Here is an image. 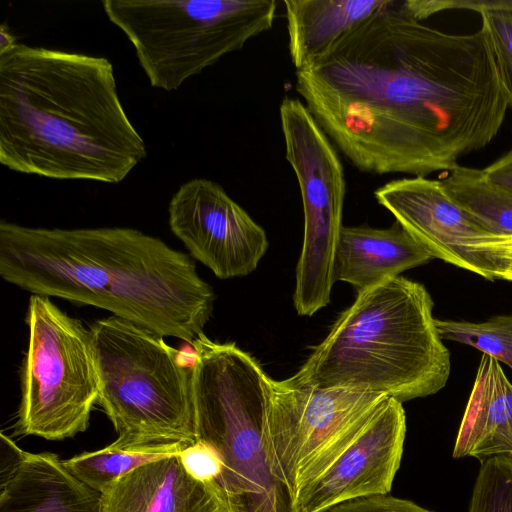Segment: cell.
Wrapping results in <instances>:
<instances>
[{
  "label": "cell",
  "mask_w": 512,
  "mask_h": 512,
  "mask_svg": "<svg viewBox=\"0 0 512 512\" xmlns=\"http://www.w3.org/2000/svg\"><path fill=\"white\" fill-rule=\"evenodd\" d=\"M401 4L296 70L295 88L358 170L449 172L497 136L507 98L482 28L446 33L408 18Z\"/></svg>",
  "instance_id": "1"
},
{
  "label": "cell",
  "mask_w": 512,
  "mask_h": 512,
  "mask_svg": "<svg viewBox=\"0 0 512 512\" xmlns=\"http://www.w3.org/2000/svg\"><path fill=\"white\" fill-rule=\"evenodd\" d=\"M0 276L35 295L91 305L189 344L215 300L189 255L127 227L0 222Z\"/></svg>",
  "instance_id": "2"
},
{
  "label": "cell",
  "mask_w": 512,
  "mask_h": 512,
  "mask_svg": "<svg viewBox=\"0 0 512 512\" xmlns=\"http://www.w3.org/2000/svg\"><path fill=\"white\" fill-rule=\"evenodd\" d=\"M147 156L106 57L18 43L0 54V163L58 180L123 181Z\"/></svg>",
  "instance_id": "3"
},
{
  "label": "cell",
  "mask_w": 512,
  "mask_h": 512,
  "mask_svg": "<svg viewBox=\"0 0 512 512\" xmlns=\"http://www.w3.org/2000/svg\"><path fill=\"white\" fill-rule=\"evenodd\" d=\"M433 306L424 285L401 276L359 291L291 379L384 394L401 403L437 393L451 364Z\"/></svg>",
  "instance_id": "4"
},
{
  "label": "cell",
  "mask_w": 512,
  "mask_h": 512,
  "mask_svg": "<svg viewBox=\"0 0 512 512\" xmlns=\"http://www.w3.org/2000/svg\"><path fill=\"white\" fill-rule=\"evenodd\" d=\"M191 345L196 438L221 460L216 485L228 511L297 512L292 491L271 466L272 379L234 342H215L202 332Z\"/></svg>",
  "instance_id": "5"
},
{
  "label": "cell",
  "mask_w": 512,
  "mask_h": 512,
  "mask_svg": "<svg viewBox=\"0 0 512 512\" xmlns=\"http://www.w3.org/2000/svg\"><path fill=\"white\" fill-rule=\"evenodd\" d=\"M98 400L125 447L197 441L191 369L163 336L117 316L89 328Z\"/></svg>",
  "instance_id": "6"
},
{
  "label": "cell",
  "mask_w": 512,
  "mask_h": 512,
  "mask_svg": "<svg viewBox=\"0 0 512 512\" xmlns=\"http://www.w3.org/2000/svg\"><path fill=\"white\" fill-rule=\"evenodd\" d=\"M109 21L135 50L150 85L177 90L269 30L275 0H103Z\"/></svg>",
  "instance_id": "7"
},
{
  "label": "cell",
  "mask_w": 512,
  "mask_h": 512,
  "mask_svg": "<svg viewBox=\"0 0 512 512\" xmlns=\"http://www.w3.org/2000/svg\"><path fill=\"white\" fill-rule=\"evenodd\" d=\"M26 324L18 431L47 440L84 432L99 393L89 329L49 297L35 294Z\"/></svg>",
  "instance_id": "8"
},
{
  "label": "cell",
  "mask_w": 512,
  "mask_h": 512,
  "mask_svg": "<svg viewBox=\"0 0 512 512\" xmlns=\"http://www.w3.org/2000/svg\"><path fill=\"white\" fill-rule=\"evenodd\" d=\"M279 114L285 156L295 172L304 211L293 302L300 316H312L330 302L336 281L346 182L334 145L306 105L285 97Z\"/></svg>",
  "instance_id": "9"
},
{
  "label": "cell",
  "mask_w": 512,
  "mask_h": 512,
  "mask_svg": "<svg viewBox=\"0 0 512 512\" xmlns=\"http://www.w3.org/2000/svg\"><path fill=\"white\" fill-rule=\"evenodd\" d=\"M386 397L272 379L268 428L274 474L294 495L309 467Z\"/></svg>",
  "instance_id": "10"
},
{
  "label": "cell",
  "mask_w": 512,
  "mask_h": 512,
  "mask_svg": "<svg viewBox=\"0 0 512 512\" xmlns=\"http://www.w3.org/2000/svg\"><path fill=\"white\" fill-rule=\"evenodd\" d=\"M168 222L190 255L220 279L253 272L269 246L264 229L206 178L180 185L168 205Z\"/></svg>",
  "instance_id": "11"
},
{
  "label": "cell",
  "mask_w": 512,
  "mask_h": 512,
  "mask_svg": "<svg viewBox=\"0 0 512 512\" xmlns=\"http://www.w3.org/2000/svg\"><path fill=\"white\" fill-rule=\"evenodd\" d=\"M406 434L402 403L382 400L356 434L294 494L297 512H319L337 503L388 494L400 466Z\"/></svg>",
  "instance_id": "12"
},
{
  "label": "cell",
  "mask_w": 512,
  "mask_h": 512,
  "mask_svg": "<svg viewBox=\"0 0 512 512\" xmlns=\"http://www.w3.org/2000/svg\"><path fill=\"white\" fill-rule=\"evenodd\" d=\"M374 196L433 258L459 268L468 270L461 244L489 235L447 195L440 180L395 179L376 189Z\"/></svg>",
  "instance_id": "13"
},
{
  "label": "cell",
  "mask_w": 512,
  "mask_h": 512,
  "mask_svg": "<svg viewBox=\"0 0 512 512\" xmlns=\"http://www.w3.org/2000/svg\"><path fill=\"white\" fill-rule=\"evenodd\" d=\"M179 455L118 479L101 492V512H229L217 485L190 475Z\"/></svg>",
  "instance_id": "14"
},
{
  "label": "cell",
  "mask_w": 512,
  "mask_h": 512,
  "mask_svg": "<svg viewBox=\"0 0 512 512\" xmlns=\"http://www.w3.org/2000/svg\"><path fill=\"white\" fill-rule=\"evenodd\" d=\"M0 512H101V493L57 455L23 451L2 478Z\"/></svg>",
  "instance_id": "15"
},
{
  "label": "cell",
  "mask_w": 512,
  "mask_h": 512,
  "mask_svg": "<svg viewBox=\"0 0 512 512\" xmlns=\"http://www.w3.org/2000/svg\"><path fill=\"white\" fill-rule=\"evenodd\" d=\"M432 258L398 222L386 229L344 226L336 253L335 280L347 282L359 292Z\"/></svg>",
  "instance_id": "16"
},
{
  "label": "cell",
  "mask_w": 512,
  "mask_h": 512,
  "mask_svg": "<svg viewBox=\"0 0 512 512\" xmlns=\"http://www.w3.org/2000/svg\"><path fill=\"white\" fill-rule=\"evenodd\" d=\"M454 458L512 456V384L483 354L453 448Z\"/></svg>",
  "instance_id": "17"
},
{
  "label": "cell",
  "mask_w": 512,
  "mask_h": 512,
  "mask_svg": "<svg viewBox=\"0 0 512 512\" xmlns=\"http://www.w3.org/2000/svg\"><path fill=\"white\" fill-rule=\"evenodd\" d=\"M393 0H285L288 48L296 70L319 61Z\"/></svg>",
  "instance_id": "18"
},
{
  "label": "cell",
  "mask_w": 512,
  "mask_h": 512,
  "mask_svg": "<svg viewBox=\"0 0 512 512\" xmlns=\"http://www.w3.org/2000/svg\"><path fill=\"white\" fill-rule=\"evenodd\" d=\"M440 182L447 195L489 235H512V192L490 182L482 169L458 165Z\"/></svg>",
  "instance_id": "19"
},
{
  "label": "cell",
  "mask_w": 512,
  "mask_h": 512,
  "mask_svg": "<svg viewBox=\"0 0 512 512\" xmlns=\"http://www.w3.org/2000/svg\"><path fill=\"white\" fill-rule=\"evenodd\" d=\"M188 445L125 447L114 442L93 452H85L64 461L69 470L92 489L103 492L131 471L172 455Z\"/></svg>",
  "instance_id": "20"
},
{
  "label": "cell",
  "mask_w": 512,
  "mask_h": 512,
  "mask_svg": "<svg viewBox=\"0 0 512 512\" xmlns=\"http://www.w3.org/2000/svg\"><path fill=\"white\" fill-rule=\"evenodd\" d=\"M439 10L469 9L478 12L494 54L508 106L512 107V0L438 1Z\"/></svg>",
  "instance_id": "21"
},
{
  "label": "cell",
  "mask_w": 512,
  "mask_h": 512,
  "mask_svg": "<svg viewBox=\"0 0 512 512\" xmlns=\"http://www.w3.org/2000/svg\"><path fill=\"white\" fill-rule=\"evenodd\" d=\"M435 326L442 340L469 345L512 369V315L483 322L435 319Z\"/></svg>",
  "instance_id": "22"
},
{
  "label": "cell",
  "mask_w": 512,
  "mask_h": 512,
  "mask_svg": "<svg viewBox=\"0 0 512 512\" xmlns=\"http://www.w3.org/2000/svg\"><path fill=\"white\" fill-rule=\"evenodd\" d=\"M468 512H512V456L481 461Z\"/></svg>",
  "instance_id": "23"
},
{
  "label": "cell",
  "mask_w": 512,
  "mask_h": 512,
  "mask_svg": "<svg viewBox=\"0 0 512 512\" xmlns=\"http://www.w3.org/2000/svg\"><path fill=\"white\" fill-rule=\"evenodd\" d=\"M179 456L190 475L198 480L216 484L221 474L222 463L211 446L197 440L186 446Z\"/></svg>",
  "instance_id": "24"
},
{
  "label": "cell",
  "mask_w": 512,
  "mask_h": 512,
  "mask_svg": "<svg viewBox=\"0 0 512 512\" xmlns=\"http://www.w3.org/2000/svg\"><path fill=\"white\" fill-rule=\"evenodd\" d=\"M319 512H432L412 501L387 494L370 495L346 500Z\"/></svg>",
  "instance_id": "25"
},
{
  "label": "cell",
  "mask_w": 512,
  "mask_h": 512,
  "mask_svg": "<svg viewBox=\"0 0 512 512\" xmlns=\"http://www.w3.org/2000/svg\"><path fill=\"white\" fill-rule=\"evenodd\" d=\"M468 271L488 280L512 281V251L463 248Z\"/></svg>",
  "instance_id": "26"
},
{
  "label": "cell",
  "mask_w": 512,
  "mask_h": 512,
  "mask_svg": "<svg viewBox=\"0 0 512 512\" xmlns=\"http://www.w3.org/2000/svg\"><path fill=\"white\" fill-rule=\"evenodd\" d=\"M482 170L490 182L512 192V149Z\"/></svg>",
  "instance_id": "27"
},
{
  "label": "cell",
  "mask_w": 512,
  "mask_h": 512,
  "mask_svg": "<svg viewBox=\"0 0 512 512\" xmlns=\"http://www.w3.org/2000/svg\"><path fill=\"white\" fill-rule=\"evenodd\" d=\"M463 248L478 250H503L512 251V235L511 236H494L484 235L469 240H465L461 244Z\"/></svg>",
  "instance_id": "28"
},
{
  "label": "cell",
  "mask_w": 512,
  "mask_h": 512,
  "mask_svg": "<svg viewBox=\"0 0 512 512\" xmlns=\"http://www.w3.org/2000/svg\"><path fill=\"white\" fill-rule=\"evenodd\" d=\"M17 38L6 23L0 26V54L5 53L17 45Z\"/></svg>",
  "instance_id": "29"
}]
</instances>
